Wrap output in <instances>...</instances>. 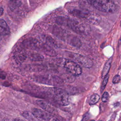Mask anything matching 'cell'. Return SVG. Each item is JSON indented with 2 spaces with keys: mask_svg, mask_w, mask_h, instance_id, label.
Here are the masks:
<instances>
[{
  "mask_svg": "<svg viewBox=\"0 0 121 121\" xmlns=\"http://www.w3.org/2000/svg\"><path fill=\"white\" fill-rule=\"evenodd\" d=\"M92 6L104 12L113 13L116 9V6L113 1L108 0H88Z\"/></svg>",
  "mask_w": 121,
  "mask_h": 121,
  "instance_id": "obj_1",
  "label": "cell"
},
{
  "mask_svg": "<svg viewBox=\"0 0 121 121\" xmlns=\"http://www.w3.org/2000/svg\"><path fill=\"white\" fill-rule=\"evenodd\" d=\"M52 91L55 100L59 104L63 106L69 104V96L66 91L59 87L53 88Z\"/></svg>",
  "mask_w": 121,
  "mask_h": 121,
  "instance_id": "obj_2",
  "label": "cell"
},
{
  "mask_svg": "<svg viewBox=\"0 0 121 121\" xmlns=\"http://www.w3.org/2000/svg\"><path fill=\"white\" fill-rule=\"evenodd\" d=\"M63 65L67 71L74 76H78L82 73V70L80 65L73 60L65 59Z\"/></svg>",
  "mask_w": 121,
  "mask_h": 121,
  "instance_id": "obj_3",
  "label": "cell"
},
{
  "mask_svg": "<svg viewBox=\"0 0 121 121\" xmlns=\"http://www.w3.org/2000/svg\"><path fill=\"white\" fill-rule=\"evenodd\" d=\"M32 114L37 119L44 121H59L52 114L39 109L34 108L32 109Z\"/></svg>",
  "mask_w": 121,
  "mask_h": 121,
  "instance_id": "obj_4",
  "label": "cell"
},
{
  "mask_svg": "<svg viewBox=\"0 0 121 121\" xmlns=\"http://www.w3.org/2000/svg\"><path fill=\"white\" fill-rule=\"evenodd\" d=\"M72 58L74 60L86 68H90L93 65L91 60L86 56L78 53H72Z\"/></svg>",
  "mask_w": 121,
  "mask_h": 121,
  "instance_id": "obj_5",
  "label": "cell"
},
{
  "mask_svg": "<svg viewBox=\"0 0 121 121\" xmlns=\"http://www.w3.org/2000/svg\"><path fill=\"white\" fill-rule=\"evenodd\" d=\"M86 19L93 25H97L101 22V17L96 13L88 11Z\"/></svg>",
  "mask_w": 121,
  "mask_h": 121,
  "instance_id": "obj_6",
  "label": "cell"
},
{
  "mask_svg": "<svg viewBox=\"0 0 121 121\" xmlns=\"http://www.w3.org/2000/svg\"><path fill=\"white\" fill-rule=\"evenodd\" d=\"M38 80L39 81L43 82L49 85H59L60 83V80H59L58 78L52 77H40Z\"/></svg>",
  "mask_w": 121,
  "mask_h": 121,
  "instance_id": "obj_7",
  "label": "cell"
},
{
  "mask_svg": "<svg viewBox=\"0 0 121 121\" xmlns=\"http://www.w3.org/2000/svg\"><path fill=\"white\" fill-rule=\"evenodd\" d=\"M36 103L40 107L46 112L51 114L55 112L54 108L46 102L41 100H37L36 101Z\"/></svg>",
  "mask_w": 121,
  "mask_h": 121,
  "instance_id": "obj_8",
  "label": "cell"
},
{
  "mask_svg": "<svg viewBox=\"0 0 121 121\" xmlns=\"http://www.w3.org/2000/svg\"><path fill=\"white\" fill-rule=\"evenodd\" d=\"M0 31L4 36L9 35L10 34V30L8 25L3 19L0 20Z\"/></svg>",
  "mask_w": 121,
  "mask_h": 121,
  "instance_id": "obj_9",
  "label": "cell"
},
{
  "mask_svg": "<svg viewBox=\"0 0 121 121\" xmlns=\"http://www.w3.org/2000/svg\"><path fill=\"white\" fill-rule=\"evenodd\" d=\"M112 57H111L105 63L103 69L102 70V78H104L107 75H108L109 71L110 70V67H111V64L112 61Z\"/></svg>",
  "mask_w": 121,
  "mask_h": 121,
  "instance_id": "obj_10",
  "label": "cell"
},
{
  "mask_svg": "<svg viewBox=\"0 0 121 121\" xmlns=\"http://www.w3.org/2000/svg\"><path fill=\"white\" fill-rule=\"evenodd\" d=\"M23 116L29 121H40L38 119L36 118L33 114L25 111L23 113Z\"/></svg>",
  "mask_w": 121,
  "mask_h": 121,
  "instance_id": "obj_11",
  "label": "cell"
},
{
  "mask_svg": "<svg viewBox=\"0 0 121 121\" xmlns=\"http://www.w3.org/2000/svg\"><path fill=\"white\" fill-rule=\"evenodd\" d=\"M100 100V96L97 94H93L89 100V104L93 105L97 103Z\"/></svg>",
  "mask_w": 121,
  "mask_h": 121,
  "instance_id": "obj_12",
  "label": "cell"
},
{
  "mask_svg": "<svg viewBox=\"0 0 121 121\" xmlns=\"http://www.w3.org/2000/svg\"><path fill=\"white\" fill-rule=\"evenodd\" d=\"M21 4V2L19 0H15V1H9V6L10 9L12 10H15L17 8L19 7Z\"/></svg>",
  "mask_w": 121,
  "mask_h": 121,
  "instance_id": "obj_13",
  "label": "cell"
},
{
  "mask_svg": "<svg viewBox=\"0 0 121 121\" xmlns=\"http://www.w3.org/2000/svg\"><path fill=\"white\" fill-rule=\"evenodd\" d=\"M30 58L32 60H42L43 59V56L38 53H32L30 55Z\"/></svg>",
  "mask_w": 121,
  "mask_h": 121,
  "instance_id": "obj_14",
  "label": "cell"
},
{
  "mask_svg": "<svg viewBox=\"0 0 121 121\" xmlns=\"http://www.w3.org/2000/svg\"><path fill=\"white\" fill-rule=\"evenodd\" d=\"M109 75H107L106 76V77L104 78V80H103V81L102 83V85L101 86V87H100V91L101 92H102L104 90V89L105 88V87L107 83V82H108V78H109Z\"/></svg>",
  "mask_w": 121,
  "mask_h": 121,
  "instance_id": "obj_15",
  "label": "cell"
},
{
  "mask_svg": "<svg viewBox=\"0 0 121 121\" xmlns=\"http://www.w3.org/2000/svg\"><path fill=\"white\" fill-rule=\"evenodd\" d=\"M109 99V94L107 92H105L102 97V100L103 102L106 103L108 101Z\"/></svg>",
  "mask_w": 121,
  "mask_h": 121,
  "instance_id": "obj_16",
  "label": "cell"
},
{
  "mask_svg": "<svg viewBox=\"0 0 121 121\" xmlns=\"http://www.w3.org/2000/svg\"><path fill=\"white\" fill-rule=\"evenodd\" d=\"M121 77L120 75H115L112 79V83L113 84H117V83H119L121 80Z\"/></svg>",
  "mask_w": 121,
  "mask_h": 121,
  "instance_id": "obj_17",
  "label": "cell"
},
{
  "mask_svg": "<svg viewBox=\"0 0 121 121\" xmlns=\"http://www.w3.org/2000/svg\"><path fill=\"white\" fill-rule=\"evenodd\" d=\"M89 119V114L88 113H86V114H85L83 118L82 121H86V120H87Z\"/></svg>",
  "mask_w": 121,
  "mask_h": 121,
  "instance_id": "obj_18",
  "label": "cell"
},
{
  "mask_svg": "<svg viewBox=\"0 0 121 121\" xmlns=\"http://www.w3.org/2000/svg\"><path fill=\"white\" fill-rule=\"evenodd\" d=\"M3 12V9L2 7H0V16L2 15Z\"/></svg>",
  "mask_w": 121,
  "mask_h": 121,
  "instance_id": "obj_19",
  "label": "cell"
},
{
  "mask_svg": "<svg viewBox=\"0 0 121 121\" xmlns=\"http://www.w3.org/2000/svg\"><path fill=\"white\" fill-rule=\"evenodd\" d=\"M3 36H4L3 35V34L1 33V32L0 31V41L2 40V38H3Z\"/></svg>",
  "mask_w": 121,
  "mask_h": 121,
  "instance_id": "obj_20",
  "label": "cell"
},
{
  "mask_svg": "<svg viewBox=\"0 0 121 121\" xmlns=\"http://www.w3.org/2000/svg\"><path fill=\"white\" fill-rule=\"evenodd\" d=\"M15 121H24L21 119H16L15 120Z\"/></svg>",
  "mask_w": 121,
  "mask_h": 121,
  "instance_id": "obj_21",
  "label": "cell"
},
{
  "mask_svg": "<svg viewBox=\"0 0 121 121\" xmlns=\"http://www.w3.org/2000/svg\"><path fill=\"white\" fill-rule=\"evenodd\" d=\"M95 121V120H92V121Z\"/></svg>",
  "mask_w": 121,
  "mask_h": 121,
  "instance_id": "obj_22",
  "label": "cell"
},
{
  "mask_svg": "<svg viewBox=\"0 0 121 121\" xmlns=\"http://www.w3.org/2000/svg\"></svg>",
  "mask_w": 121,
  "mask_h": 121,
  "instance_id": "obj_23",
  "label": "cell"
}]
</instances>
